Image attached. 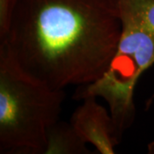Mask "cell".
Wrapping results in <instances>:
<instances>
[{
	"mask_svg": "<svg viewBox=\"0 0 154 154\" xmlns=\"http://www.w3.org/2000/svg\"><path fill=\"white\" fill-rule=\"evenodd\" d=\"M122 32L116 0H17L0 39L24 69L64 90L89 85L103 75Z\"/></svg>",
	"mask_w": 154,
	"mask_h": 154,
	"instance_id": "1",
	"label": "cell"
},
{
	"mask_svg": "<svg viewBox=\"0 0 154 154\" xmlns=\"http://www.w3.org/2000/svg\"><path fill=\"white\" fill-rule=\"evenodd\" d=\"M69 122L83 140L100 154H114L121 136L107 107L89 97L72 113Z\"/></svg>",
	"mask_w": 154,
	"mask_h": 154,
	"instance_id": "4",
	"label": "cell"
},
{
	"mask_svg": "<svg viewBox=\"0 0 154 154\" xmlns=\"http://www.w3.org/2000/svg\"><path fill=\"white\" fill-rule=\"evenodd\" d=\"M90 149L69 122L60 120L51 128L45 154H89Z\"/></svg>",
	"mask_w": 154,
	"mask_h": 154,
	"instance_id": "5",
	"label": "cell"
},
{
	"mask_svg": "<svg viewBox=\"0 0 154 154\" xmlns=\"http://www.w3.org/2000/svg\"><path fill=\"white\" fill-rule=\"evenodd\" d=\"M154 104V92L152 94V95L149 97V99L146 101V110L149 109L152 105Z\"/></svg>",
	"mask_w": 154,
	"mask_h": 154,
	"instance_id": "7",
	"label": "cell"
},
{
	"mask_svg": "<svg viewBox=\"0 0 154 154\" xmlns=\"http://www.w3.org/2000/svg\"><path fill=\"white\" fill-rule=\"evenodd\" d=\"M146 152L148 154H154V139L146 146Z\"/></svg>",
	"mask_w": 154,
	"mask_h": 154,
	"instance_id": "8",
	"label": "cell"
},
{
	"mask_svg": "<svg viewBox=\"0 0 154 154\" xmlns=\"http://www.w3.org/2000/svg\"><path fill=\"white\" fill-rule=\"evenodd\" d=\"M65 97L24 69L0 39V153L45 154Z\"/></svg>",
	"mask_w": 154,
	"mask_h": 154,
	"instance_id": "2",
	"label": "cell"
},
{
	"mask_svg": "<svg viewBox=\"0 0 154 154\" xmlns=\"http://www.w3.org/2000/svg\"><path fill=\"white\" fill-rule=\"evenodd\" d=\"M120 15L122 36L107 69L94 82L77 88L73 99H103L122 137L134 121L136 85L154 64V30L125 13Z\"/></svg>",
	"mask_w": 154,
	"mask_h": 154,
	"instance_id": "3",
	"label": "cell"
},
{
	"mask_svg": "<svg viewBox=\"0 0 154 154\" xmlns=\"http://www.w3.org/2000/svg\"><path fill=\"white\" fill-rule=\"evenodd\" d=\"M17 0H0V38L5 37Z\"/></svg>",
	"mask_w": 154,
	"mask_h": 154,
	"instance_id": "6",
	"label": "cell"
}]
</instances>
